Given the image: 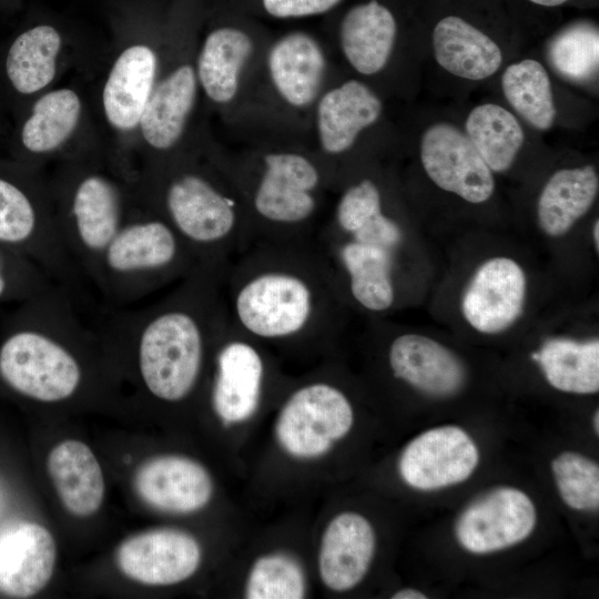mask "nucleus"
<instances>
[{
	"mask_svg": "<svg viewBox=\"0 0 599 599\" xmlns=\"http://www.w3.org/2000/svg\"><path fill=\"white\" fill-rule=\"evenodd\" d=\"M231 322L262 344L327 343L348 306L315 240L255 241L226 267Z\"/></svg>",
	"mask_w": 599,
	"mask_h": 599,
	"instance_id": "f257e3e1",
	"label": "nucleus"
},
{
	"mask_svg": "<svg viewBox=\"0 0 599 599\" xmlns=\"http://www.w3.org/2000/svg\"><path fill=\"white\" fill-rule=\"evenodd\" d=\"M225 270L197 263L161 300L140 309L118 311L99 325L109 344L132 358L139 383L153 399L180 404L201 385L230 323Z\"/></svg>",
	"mask_w": 599,
	"mask_h": 599,
	"instance_id": "f03ea898",
	"label": "nucleus"
},
{
	"mask_svg": "<svg viewBox=\"0 0 599 599\" xmlns=\"http://www.w3.org/2000/svg\"><path fill=\"white\" fill-rule=\"evenodd\" d=\"M203 153L236 187L254 241L290 242L315 237L334 186L329 173L306 145L220 141L210 122L201 131Z\"/></svg>",
	"mask_w": 599,
	"mask_h": 599,
	"instance_id": "7ed1b4c3",
	"label": "nucleus"
},
{
	"mask_svg": "<svg viewBox=\"0 0 599 599\" xmlns=\"http://www.w3.org/2000/svg\"><path fill=\"white\" fill-rule=\"evenodd\" d=\"M201 131L192 148L141 166L133 189L136 203L164 219L197 263L227 267L254 237L236 187L203 153Z\"/></svg>",
	"mask_w": 599,
	"mask_h": 599,
	"instance_id": "20e7f679",
	"label": "nucleus"
},
{
	"mask_svg": "<svg viewBox=\"0 0 599 599\" xmlns=\"http://www.w3.org/2000/svg\"><path fill=\"white\" fill-rule=\"evenodd\" d=\"M78 301L53 284L18 304L0 338V380L40 404L73 399L87 383V357L104 341L77 308Z\"/></svg>",
	"mask_w": 599,
	"mask_h": 599,
	"instance_id": "39448f33",
	"label": "nucleus"
},
{
	"mask_svg": "<svg viewBox=\"0 0 599 599\" xmlns=\"http://www.w3.org/2000/svg\"><path fill=\"white\" fill-rule=\"evenodd\" d=\"M341 67L325 37L272 34L225 129L242 143L309 146L314 109Z\"/></svg>",
	"mask_w": 599,
	"mask_h": 599,
	"instance_id": "423d86ee",
	"label": "nucleus"
},
{
	"mask_svg": "<svg viewBox=\"0 0 599 599\" xmlns=\"http://www.w3.org/2000/svg\"><path fill=\"white\" fill-rule=\"evenodd\" d=\"M166 20L149 1H122L89 84L106 162L131 184L138 176V129L160 68Z\"/></svg>",
	"mask_w": 599,
	"mask_h": 599,
	"instance_id": "0eeeda50",
	"label": "nucleus"
},
{
	"mask_svg": "<svg viewBox=\"0 0 599 599\" xmlns=\"http://www.w3.org/2000/svg\"><path fill=\"white\" fill-rule=\"evenodd\" d=\"M184 0L167 14L160 68L140 120L135 160L139 169L192 148L203 113L196 51L203 19Z\"/></svg>",
	"mask_w": 599,
	"mask_h": 599,
	"instance_id": "6e6552de",
	"label": "nucleus"
},
{
	"mask_svg": "<svg viewBox=\"0 0 599 599\" xmlns=\"http://www.w3.org/2000/svg\"><path fill=\"white\" fill-rule=\"evenodd\" d=\"M49 181L62 244L92 283L103 251L136 205L133 184L104 158L54 164Z\"/></svg>",
	"mask_w": 599,
	"mask_h": 599,
	"instance_id": "1a4fd4ad",
	"label": "nucleus"
},
{
	"mask_svg": "<svg viewBox=\"0 0 599 599\" xmlns=\"http://www.w3.org/2000/svg\"><path fill=\"white\" fill-rule=\"evenodd\" d=\"M196 264L172 226L136 203L103 251L92 284L109 305L124 306L180 282Z\"/></svg>",
	"mask_w": 599,
	"mask_h": 599,
	"instance_id": "9d476101",
	"label": "nucleus"
},
{
	"mask_svg": "<svg viewBox=\"0 0 599 599\" xmlns=\"http://www.w3.org/2000/svg\"><path fill=\"white\" fill-rule=\"evenodd\" d=\"M0 244L35 262L55 284L81 298L84 277L60 238L43 169L0 162Z\"/></svg>",
	"mask_w": 599,
	"mask_h": 599,
	"instance_id": "9b49d317",
	"label": "nucleus"
},
{
	"mask_svg": "<svg viewBox=\"0 0 599 599\" xmlns=\"http://www.w3.org/2000/svg\"><path fill=\"white\" fill-rule=\"evenodd\" d=\"M17 131V161L43 169L47 164L106 159L88 82L78 78L58 84L30 101Z\"/></svg>",
	"mask_w": 599,
	"mask_h": 599,
	"instance_id": "f8f14e48",
	"label": "nucleus"
},
{
	"mask_svg": "<svg viewBox=\"0 0 599 599\" xmlns=\"http://www.w3.org/2000/svg\"><path fill=\"white\" fill-rule=\"evenodd\" d=\"M102 51L63 21L48 17L13 38L3 57L2 78L23 109L72 69L91 77Z\"/></svg>",
	"mask_w": 599,
	"mask_h": 599,
	"instance_id": "ddd939ff",
	"label": "nucleus"
},
{
	"mask_svg": "<svg viewBox=\"0 0 599 599\" xmlns=\"http://www.w3.org/2000/svg\"><path fill=\"white\" fill-rule=\"evenodd\" d=\"M380 94L342 68L323 91L313 113L309 148L331 175L334 192L358 172L356 152L383 119Z\"/></svg>",
	"mask_w": 599,
	"mask_h": 599,
	"instance_id": "4468645a",
	"label": "nucleus"
},
{
	"mask_svg": "<svg viewBox=\"0 0 599 599\" xmlns=\"http://www.w3.org/2000/svg\"><path fill=\"white\" fill-rule=\"evenodd\" d=\"M201 27L196 68L206 118L227 128L272 33L240 19Z\"/></svg>",
	"mask_w": 599,
	"mask_h": 599,
	"instance_id": "2eb2a0df",
	"label": "nucleus"
},
{
	"mask_svg": "<svg viewBox=\"0 0 599 599\" xmlns=\"http://www.w3.org/2000/svg\"><path fill=\"white\" fill-rule=\"evenodd\" d=\"M354 409L346 393L327 379L293 389L277 415L275 434L293 457L316 458L351 430Z\"/></svg>",
	"mask_w": 599,
	"mask_h": 599,
	"instance_id": "dca6fc26",
	"label": "nucleus"
},
{
	"mask_svg": "<svg viewBox=\"0 0 599 599\" xmlns=\"http://www.w3.org/2000/svg\"><path fill=\"white\" fill-rule=\"evenodd\" d=\"M263 346L230 319L214 352L209 390L211 406L224 424L242 423L257 412L268 374Z\"/></svg>",
	"mask_w": 599,
	"mask_h": 599,
	"instance_id": "f3484780",
	"label": "nucleus"
},
{
	"mask_svg": "<svg viewBox=\"0 0 599 599\" xmlns=\"http://www.w3.org/2000/svg\"><path fill=\"white\" fill-rule=\"evenodd\" d=\"M527 277L522 266L508 256L484 261L473 273L460 308L467 324L481 334L510 328L524 313Z\"/></svg>",
	"mask_w": 599,
	"mask_h": 599,
	"instance_id": "a211bd4d",
	"label": "nucleus"
},
{
	"mask_svg": "<svg viewBox=\"0 0 599 599\" xmlns=\"http://www.w3.org/2000/svg\"><path fill=\"white\" fill-rule=\"evenodd\" d=\"M398 35L394 13L378 0L347 9L328 41L339 67L364 80L380 75L390 64Z\"/></svg>",
	"mask_w": 599,
	"mask_h": 599,
	"instance_id": "6ab92c4d",
	"label": "nucleus"
},
{
	"mask_svg": "<svg viewBox=\"0 0 599 599\" xmlns=\"http://www.w3.org/2000/svg\"><path fill=\"white\" fill-rule=\"evenodd\" d=\"M420 162L439 189L469 203H484L495 191L493 171L469 138L451 124L437 123L425 131Z\"/></svg>",
	"mask_w": 599,
	"mask_h": 599,
	"instance_id": "aec40b11",
	"label": "nucleus"
},
{
	"mask_svg": "<svg viewBox=\"0 0 599 599\" xmlns=\"http://www.w3.org/2000/svg\"><path fill=\"white\" fill-rule=\"evenodd\" d=\"M202 559L197 540L174 528H155L135 534L116 549L121 572L142 585L170 586L195 573Z\"/></svg>",
	"mask_w": 599,
	"mask_h": 599,
	"instance_id": "412c9836",
	"label": "nucleus"
},
{
	"mask_svg": "<svg viewBox=\"0 0 599 599\" xmlns=\"http://www.w3.org/2000/svg\"><path fill=\"white\" fill-rule=\"evenodd\" d=\"M479 463L469 435L457 426L429 429L403 450L398 468L404 481L418 490H435L465 481Z\"/></svg>",
	"mask_w": 599,
	"mask_h": 599,
	"instance_id": "4be33fe9",
	"label": "nucleus"
},
{
	"mask_svg": "<svg viewBox=\"0 0 599 599\" xmlns=\"http://www.w3.org/2000/svg\"><path fill=\"white\" fill-rule=\"evenodd\" d=\"M535 525L530 498L518 489L501 487L465 509L456 525V537L466 550L488 554L524 541Z\"/></svg>",
	"mask_w": 599,
	"mask_h": 599,
	"instance_id": "5701e85b",
	"label": "nucleus"
},
{
	"mask_svg": "<svg viewBox=\"0 0 599 599\" xmlns=\"http://www.w3.org/2000/svg\"><path fill=\"white\" fill-rule=\"evenodd\" d=\"M392 376L436 398L458 394L466 383L463 362L441 343L423 334L404 332L387 345Z\"/></svg>",
	"mask_w": 599,
	"mask_h": 599,
	"instance_id": "b1692460",
	"label": "nucleus"
},
{
	"mask_svg": "<svg viewBox=\"0 0 599 599\" xmlns=\"http://www.w3.org/2000/svg\"><path fill=\"white\" fill-rule=\"evenodd\" d=\"M139 497L165 512L189 514L205 507L213 494L206 468L194 459L161 455L145 460L134 474Z\"/></svg>",
	"mask_w": 599,
	"mask_h": 599,
	"instance_id": "393cba45",
	"label": "nucleus"
},
{
	"mask_svg": "<svg viewBox=\"0 0 599 599\" xmlns=\"http://www.w3.org/2000/svg\"><path fill=\"white\" fill-rule=\"evenodd\" d=\"M57 561L52 534L32 521H14L0 529V591L29 598L50 581Z\"/></svg>",
	"mask_w": 599,
	"mask_h": 599,
	"instance_id": "a878e982",
	"label": "nucleus"
},
{
	"mask_svg": "<svg viewBox=\"0 0 599 599\" xmlns=\"http://www.w3.org/2000/svg\"><path fill=\"white\" fill-rule=\"evenodd\" d=\"M375 531L357 512L335 516L321 541L318 570L323 583L333 591H347L357 586L372 564Z\"/></svg>",
	"mask_w": 599,
	"mask_h": 599,
	"instance_id": "bb28decb",
	"label": "nucleus"
},
{
	"mask_svg": "<svg viewBox=\"0 0 599 599\" xmlns=\"http://www.w3.org/2000/svg\"><path fill=\"white\" fill-rule=\"evenodd\" d=\"M48 474L63 507L79 518L95 514L104 499L101 465L83 441L67 439L57 444L47 459Z\"/></svg>",
	"mask_w": 599,
	"mask_h": 599,
	"instance_id": "cd10ccee",
	"label": "nucleus"
},
{
	"mask_svg": "<svg viewBox=\"0 0 599 599\" xmlns=\"http://www.w3.org/2000/svg\"><path fill=\"white\" fill-rule=\"evenodd\" d=\"M433 45L440 67L468 80H483L493 75L502 61L499 47L488 35L454 16L436 24Z\"/></svg>",
	"mask_w": 599,
	"mask_h": 599,
	"instance_id": "c85d7f7f",
	"label": "nucleus"
},
{
	"mask_svg": "<svg viewBox=\"0 0 599 599\" xmlns=\"http://www.w3.org/2000/svg\"><path fill=\"white\" fill-rule=\"evenodd\" d=\"M599 177L592 165L556 171L538 199L537 220L550 237L567 234L592 206Z\"/></svg>",
	"mask_w": 599,
	"mask_h": 599,
	"instance_id": "c756f323",
	"label": "nucleus"
},
{
	"mask_svg": "<svg viewBox=\"0 0 599 599\" xmlns=\"http://www.w3.org/2000/svg\"><path fill=\"white\" fill-rule=\"evenodd\" d=\"M531 358L558 390L581 395L599 390L598 337L588 341L551 337L531 354Z\"/></svg>",
	"mask_w": 599,
	"mask_h": 599,
	"instance_id": "7c9ffc66",
	"label": "nucleus"
},
{
	"mask_svg": "<svg viewBox=\"0 0 599 599\" xmlns=\"http://www.w3.org/2000/svg\"><path fill=\"white\" fill-rule=\"evenodd\" d=\"M467 136L493 172L507 171L520 150L525 134L512 113L494 103L473 109L466 121Z\"/></svg>",
	"mask_w": 599,
	"mask_h": 599,
	"instance_id": "2f4dec72",
	"label": "nucleus"
},
{
	"mask_svg": "<svg viewBox=\"0 0 599 599\" xmlns=\"http://www.w3.org/2000/svg\"><path fill=\"white\" fill-rule=\"evenodd\" d=\"M502 90L510 105L538 130L549 129L556 116L550 80L536 60L510 64L504 72Z\"/></svg>",
	"mask_w": 599,
	"mask_h": 599,
	"instance_id": "473e14b6",
	"label": "nucleus"
},
{
	"mask_svg": "<svg viewBox=\"0 0 599 599\" xmlns=\"http://www.w3.org/2000/svg\"><path fill=\"white\" fill-rule=\"evenodd\" d=\"M549 59L562 77L576 82L589 80L598 72V29L578 23L564 30L552 40Z\"/></svg>",
	"mask_w": 599,
	"mask_h": 599,
	"instance_id": "72a5a7b5",
	"label": "nucleus"
},
{
	"mask_svg": "<svg viewBox=\"0 0 599 599\" xmlns=\"http://www.w3.org/2000/svg\"><path fill=\"white\" fill-rule=\"evenodd\" d=\"M306 592L302 567L285 554H268L252 566L246 585L247 599H300Z\"/></svg>",
	"mask_w": 599,
	"mask_h": 599,
	"instance_id": "f704fd0d",
	"label": "nucleus"
},
{
	"mask_svg": "<svg viewBox=\"0 0 599 599\" xmlns=\"http://www.w3.org/2000/svg\"><path fill=\"white\" fill-rule=\"evenodd\" d=\"M53 284L35 262L0 244V304H21Z\"/></svg>",
	"mask_w": 599,
	"mask_h": 599,
	"instance_id": "c9c22d12",
	"label": "nucleus"
},
{
	"mask_svg": "<svg viewBox=\"0 0 599 599\" xmlns=\"http://www.w3.org/2000/svg\"><path fill=\"white\" fill-rule=\"evenodd\" d=\"M344 0H257L261 10L276 20L304 19L324 16L335 10Z\"/></svg>",
	"mask_w": 599,
	"mask_h": 599,
	"instance_id": "e433bc0d",
	"label": "nucleus"
},
{
	"mask_svg": "<svg viewBox=\"0 0 599 599\" xmlns=\"http://www.w3.org/2000/svg\"><path fill=\"white\" fill-rule=\"evenodd\" d=\"M393 599H426L427 596L415 589H403L392 596Z\"/></svg>",
	"mask_w": 599,
	"mask_h": 599,
	"instance_id": "4c0bfd02",
	"label": "nucleus"
},
{
	"mask_svg": "<svg viewBox=\"0 0 599 599\" xmlns=\"http://www.w3.org/2000/svg\"><path fill=\"white\" fill-rule=\"evenodd\" d=\"M592 242L596 247V252H599V221L596 220L592 226Z\"/></svg>",
	"mask_w": 599,
	"mask_h": 599,
	"instance_id": "58836bf2",
	"label": "nucleus"
},
{
	"mask_svg": "<svg viewBox=\"0 0 599 599\" xmlns=\"http://www.w3.org/2000/svg\"><path fill=\"white\" fill-rule=\"evenodd\" d=\"M536 4L546 6V7H556L565 3L568 0H529Z\"/></svg>",
	"mask_w": 599,
	"mask_h": 599,
	"instance_id": "ea45409f",
	"label": "nucleus"
},
{
	"mask_svg": "<svg viewBox=\"0 0 599 599\" xmlns=\"http://www.w3.org/2000/svg\"><path fill=\"white\" fill-rule=\"evenodd\" d=\"M593 429L596 434L599 433V410L597 409L593 415Z\"/></svg>",
	"mask_w": 599,
	"mask_h": 599,
	"instance_id": "a19ab883",
	"label": "nucleus"
}]
</instances>
